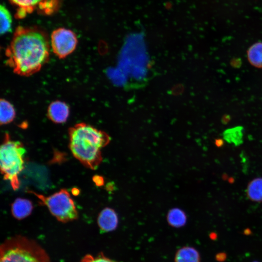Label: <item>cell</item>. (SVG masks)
Masks as SVG:
<instances>
[{"mask_svg":"<svg viewBox=\"0 0 262 262\" xmlns=\"http://www.w3.org/2000/svg\"></svg>","mask_w":262,"mask_h":262,"instance_id":"20","label":"cell"},{"mask_svg":"<svg viewBox=\"0 0 262 262\" xmlns=\"http://www.w3.org/2000/svg\"><path fill=\"white\" fill-rule=\"evenodd\" d=\"M174 260L175 262H200V256L196 248L186 246L178 250Z\"/></svg>","mask_w":262,"mask_h":262,"instance_id":"10","label":"cell"},{"mask_svg":"<svg viewBox=\"0 0 262 262\" xmlns=\"http://www.w3.org/2000/svg\"><path fill=\"white\" fill-rule=\"evenodd\" d=\"M11 2L18 7L16 14L18 18L23 17L26 13L32 12L35 7L39 5L42 0H10Z\"/></svg>","mask_w":262,"mask_h":262,"instance_id":"13","label":"cell"},{"mask_svg":"<svg viewBox=\"0 0 262 262\" xmlns=\"http://www.w3.org/2000/svg\"><path fill=\"white\" fill-rule=\"evenodd\" d=\"M0 262H50L46 250L35 241L21 235L10 237L0 246Z\"/></svg>","mask_w":262,"mask_h":262,"instance_id":"3","label":"cell"},{"mask_svg":"<svg viewBox=\"0 0 262 262\" xmlns=\"http://www.w3.org/2000/svg\"><path fill=\"white\" fill-rule=\"evenodd\" d=\"M33 209L32 202L29 199L17 198L11 205V213L17 220H22L29 216Z\"/></svg>","mask_w":262,"mask_h":262,"instance_id":"9","label":"cell"},{"mask_svg":"<svg viewBox=\"0 0 262 262\" xmlns=\"http://www.w3.org/2000/svg\"><path fill=\"white\" fill-rule=\"evenodd\" d=\"M187 220L185 213L179 208L171 209L167 215V221L168 224L174 228H180L183 226Z\"/></svg>","mask_w":262,"mask_h":262,"instance_id":"12","label":"cell"},{"mask_svg":"<svg viewBox=\"0 0 262 262\" xmlns=\"http://www.w3.org/2000/svg\"><path fill=\"white\" fill-rule=\"evenodd\" d=\"M247 57L252 66L262 68V42L256 43L249 48Z\"/></svg>","mask_w":262,"mask_h":262,"instance_id":"14","label":"cell"},{"mask_svg":"<svg viewBox=\"0 0 262 262\" xmlns=\"http://www.w3.org/2000/svg\"><path fill=\"white\" fill-rule=\"evenodd\" d=\"M69 107L65 102L57 100L51 102L47 108V115L54 123L66 122L69 115Z\"/></svg>","mask_w":262,"mask_h":262,"instance_id":"7","label":"cell"},{"mask_svg":"<svg viewBox=\"0 0 262 262\" xmlns=\"http://www.w3.org/2000/svg\"><path fill=\"white\" fill-rule=\"evenodd\" d=\"M78 42L76 34L70 29L59 28L51 34V48L59 59H64L71 54L75 50Z\"/></svg>","mask_w":262,"mask_h":262,"instance_id":"6","label":"cell"},{"mask_svg":"<svg viewBox=\"0 0 262 262\" xmlns=\"http://www.w3.org/2000/svg\"><path fill=\"white\" fill-rule=\"evenodd\" d=\"M97 223L101 233L114 231L116 229L118 224L117 213L113 209L105 208L99 213Z\"/></svg>","mask_w":262,"mask_h":262,"instance_id":"8","label":"cell"},{"mask_svg":"<svg viewBox=\"0 0 262 262\" xmlns=\"http://www.w3.org/2000/svg\"><path fill=\"white\" fill-rule=\"evenodd\" d=\"M26 149L20 141L11 140L5 134L0 148V170L5 180L9 181L14 190L20 186L18 175L24 168Z\"/></svg>","mask_w":262,"mask_h":262,"instance_id":"4","label":"cell"},{"mask_svg":"<svg viewBox=\"0 0 262 262\" xmlns=\"http://www.w3.org/2000/svg\"><path fill=\"white\" fill-rule=\"evenodd\" d=\"M79 262H118L113 260L105 256L102 252H100L97 256L91 254L84 255Z\"/></svg>","mask_w":262,"mask_h":262,"instance_id":"17","label":"cell"},{"mask_svg":"<svg viewBox=\"0 0 262 262\" xmlns=\"http://www.w3.org/2000/svg\"><path fill=\"white\" fill-rule=\"evenodd\" d=\"M247 195L252 201H262V178L255 179L249 183Z\"/></svg>","mask_w":262,"mask_h":262,"instance_id":"15","label":"cell"},{"mask_svg":"<svg viewBox=\"0 0 262 262\" xmlns=\"http://www.w3.org/2000/svg\"><path fill=\"white\" fill-rule=\"evenodd\" d=\"M69 147L73 156L85 167L96 169L102 161L101 149L111 140L109 135L83 122L68 130Z\"/></svg>","mask_w":262,"mask_h":262,"instance_id":"2","label":"cell"},{"mask_svg":"<svg viewBox=\"0 0 262 262\" xmlns=\"http://www.w3.org/2000/svg\"><path fill=\"white\" fill-rule=\"evenodd\" d=\"M39 199L40 203L47 206L51 214L59 222L67 223L76 220L78 212L74 202L68 192L62 189L58 192L49 196L28 190Z\"/></svg>","mask_w":262,"mask_h":262,"instance_id":"5","label":"cell"},{"mask_svg":"<svg viewBox=\"0 0 262 262\" xmlns=\"http://www.w3.org/2000/svg\"><path fill=\"white\" fill-rule=\"evenodd\" d=\"M50 45L44 30L37 26H19L5 49L6 64L18 75H33L49 61Z\"/></svg>","mask_w":262,"mask_h":262,"instance_id":"1","label":"cell"},{"mask_svg":"<svg viewBox=\"0 0 262 262\" xmlns=\"http://www.w3.org/2000/svg\"><path fill=\"white\" fill-rule=\"evenodd\" d=\"M93 180L98 186L103 185L104 180L102 176L99 175H95L93 177Z\"/></svg>","mask_w":262,"mask_h":262,"instance_id":"18","label":"cell"},{"mask_svg":"<svg viewBox=\"0 0 262 262\" xmlns=\"http://www.w3.org/2000/svg\"><path fill=\"white\" fill-rule=\"evenodd\" d=\"M14 106L5 98L0 100V123L6 125L12 122L16 117Z\"/></svg>","mask_w":262,"mask_h":262,"instance_id":"11","label":"cell"},{"mask_svg":"<svg viewBox=\"0 0 262 262\" xmlns=\"http://www.w3.org/2000/svg\"><path fill=\"white\" fill-rule=\"evenodd\" d=\"M71 192L73 195L76 196L80 194V191L78 188L74 187L72 189Z\"/></svg>","mask_w":262,"mask_h":262,"instance_id":"19","label":"cell"},{"mask_svg":"<svg viewBox=\"0 0 262 262\" xmlns=\"http://www.w3.org/2000/svg\"><path fill=\"white\" fill-rule=\"evenodd\" d=\"M0 34H3L11 31L12 19L11 15L5 6L0 7Z\"/></svg>","mask_w":262,"mask_h":262,"instance_id":"16","label":"cell"}]
</instances>
